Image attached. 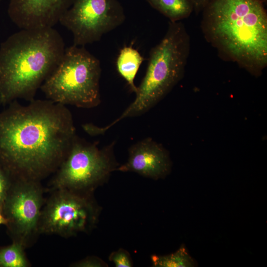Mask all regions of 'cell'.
I'll return each mask as SVG.
<instances>
[{
    "label": "cell",
    "mask_w": 267,
    "mask_h": 267,
    "mask_svg": "<svg viewBox=\"0 0 267 267\" xmlns=\"http://www.w3.org/2000/svg\"><path fill=\"white\" fill-rule=\"evenodd\" d=\"M100 61L84 46L65 48L59 63L40 87L47 99L91 108L100 103Z\"/></svg>",
    "instance_id": "obj_5"
},
{
    "label": "cell",
    "mask_w": 267,
    "mask_h": 267,
    "mask_svg": "<svg viewBox=\"0 0 267 267\" xmlns=\"http://www.w3.org/2000/svg\"><path fill=\"white\" fill-rule=\"evenodd\" d=\"M65 49L53 27L21 29L8 37L0 46V103L34 100Z\"/></svg>",
    "instance_id": "obj_3"
},
{
    "label": "cell",
    "mask_w": 267,
    "mask_h": 267,
    "mask_svg": "<svg viewBox=\"0 0 267 267\" xmlns=\"http://www.w3.org/2000/svg\"><path fill=\"white\" fill-rule=\"evenodd\" d=\"M53 190L43 207L39 233L68 237L93 228L99 210L91 192L67 189Z\"/></svg>",
    "instance_id": "obj_7"
},
{
    "label": "cell",
    "mask_w": 267,
    "mask_h": 267,
    "mask_svg": "<svg viewBox=\"0 0 267 267\" xmlns=\"http://www.w3.org/2000/svg\"><path fill=\"white\" fill-rule=\"evenodd\" d=\"M149 4L171 22L188 18L193 11L190 0H146Z\"/></svg>",
    "instance_id": "obj_13"
},
{
    "label": "cell",
    "mask_w": 267,
    "mask_h": 267,
    "mask_svg": "<svg viewBox=\"0 0 267 267\" xmlns=\"http://www.w3.org/2000/svg\"><path fill=\"white\" fill-rule=\"evenodd\" d=\"M145 60L138 51L132 46H125L120 51L116 60L119 74L127 82L132 91L135 93L137 87L134 79L140 66Z\"/></svg>",
    "instance_id": "obj_12"
},
{
    "label": "cell",
    "mask_w": 267,
    "mask_h": 267,
    "mask_svg": "<svg viewBox=\"0 0 267 267\" xmlns=\"http://www.w3.org/2000/svg\"><path fill=\"white\" fill-rule=\"evenodd\" d=\"M44 205L40 181L13 179L2 211L13 241L26 248L39 234V225Z\"/></svg>",
    "instance_id": "obj_9"
},
{
    "label": "cell",
    "mask_w": 267,
    "mask_h": 267,
    "mask_svg": "<svg viewBox=\"0 0 267 267\" xmlns=\"http://www.w3.org/2000/svg\"><path fill=\"white\" fill-rule=\"evenodd\" d=\"M201 21L222 57L259 77L267 65V14L262 0H210Z\"/></svg>",
    "instance_id": "obj_2"
},
{
    "label": "cell",
    "mask_w": 267,
    "mask_h": 267,
    "mask_svg": "<svg viewBox=\"0 0 267 267\" xmlns=\"http://www.w3.org/2000/svg\"><path fill=\"white\" fill-rule=\"evenodd\" d=\"M190 50V38L184 24L169 21L165 36L149 52L146 71L134 99L104 130L124 119L145 113L162 100L183 78Z\"/></svg>",
    "instance_id": "obj_4"
},
{
    "label": "cell",
    "mask_w": 267,
    "mask_h": 267,
    "mask_svg": "<svg viewBox=\"0 0 267 267\" xmlns=\"http://www.w3.org/2000/svg\"><path fill=\"white\" fill-rule=\"evenodd\" d=\"M1 0H0V1Z\"/></svg>",
    "instance_id": "obj_21"
},
{
    "label": "cell",
    "mask_w": 267,
    "mask_h": 267,
    "mask_svg": "<svg viewBox=\"0 0 267 267\" xmlns=\"http://www.w3.org/2000/svg\"><path fill=\"white\" fill-rule=\"evenodd\" d=\"M1 223H4L5 224V221L4 219V218L2 216V215L0 212V224Z\"/></svg>",
    "instance_id": "obj_20"
},
{
    "label": "cell",
    "mask_w": 267,
    "mask_h": 267,
    "mask_svg": "<svg viewBox=\"0 0 267 267\" xmlns=\"http://www.w3.org/2000/svg\"><path fill=\"white\" fill-rule=\"evenodd\" d=\"M13 179L0 165V212L2 208Z\"/></svg>",
    "instance_id": "obj_16"
},
{
    "label": "cell",
    "mask_w": 267,
    "mask_h": 267,
    "mask_svg": "<svg viewBox=\"0 0 267 267\" xmlns=\"http://www.w3.org/2000/svg\"><path fill=\"white\" fill-rule=\"evenodd\" d=\"M210 0H190L193 6V11L197 13L202 11Z\"/></svg>",
    "instance_id": "obj_19"
},
{
    "label": "cell",
    "mask_w": 267,
    "mask_h": 267,
    "mask_svg": "<svg viewBox=\"0 0 267 267\" xmlns=\"http://www.w3.org/2000/svg\"><path fill=\"white\" fill-rule=\"evenodd\" d=\"M172 162L168 151L150 137L133 145L129 150L127 162L117 167L123 172H132L145 177L158 179L171 172Z\"/></svg>",
    "instance_id": "obj_11"
},
{
    "label": "cell",
    "mask_w": 267,
    "mask_h": 267,
    "mask_svg": "<svg viewBox=\"0 0 267 267\" xmlns=\"http://www.w3.org/2000/svg\"><path fill=\"white\" fill-rule=\"evenodd\" d=\"M153 267H193L197 265L191 257L184 245H182L175 253L171 254L151 256Z\"/></svg>",
    "instance_id": "obj_15"
},
{
    "label": "cell",
    "mask_w": 267,
    "mask_h": 267,
    "mask_svg": "<svg viewBox=\"0 0 267 267\" xmlns=\"http://www.w3.org/2000/svg\"><path fill=\"white\" fill-rule=\"evenodd\" d=\"M109 259L116 267H131L133 266L129 253L123 249L112 252Z\"/></svg>",
    "instance_id": "obj_17"
},
{
    "label": "cell",
    "mask_w": 267,
    "mask_h": 267,
    "mask_svg": "<svg viewBox=\"0 0 267 267\" xmlns=\"http://www.w3.org/2000/svg\"><path fill=\"white\" fill-rule=\"evenodd\" d=\"M76 267H101L107 266L106 263L101 259L96 257H86L81 261L76 262L72 265Z\"/></svg>",
    "instance_id": "obj_18"
},
{
    "label": "cell",
    "mask_w": 267,
    "mask_h": 267,
    "mask_svg": "<svg viewBox=\"0 0 267 267\" xmlns=\"http://www.w3.org/2000/svg\"><path fill=\"white\" fill-rule=\"evenodd\" d=\"M125 19L118 0H74L59 22L72 33L73 45L84 46L99 41Z\"/></svg>",
    "instance_id": "obj_8"
},
{
    "label": "cell",
    "mask_w": 267,
    "mask_h": 267,
    "mask_svg": "<svg viewBox=\"0 0 267 267\" xmlns=\"http://www.w3.org/2000/svg\"><path fill=\"white\" fill-rule=\"evenodd\" d=\"M0 112V165L13 179L40 181L55 172L77 136L71 112L49 100H17Z\"/></svg>",
    "instance_id": "obj_1"
},
{
    "label": "cell",
    "mask_w": 267,
    "mask_h": 267,
    "mask_svg": "<svg viewBox=\"0 0 267 267\" xmlns=\"http://www.w3.org/2000/svg\"><path fill=\"white\" fill-rule=\"evenodd\" d=\"M25 247L13 241L8 246L0 247V267H28L31 264L25 252Z\"/></svg>",
    "instance_id": "obj_14"
},
{
    "label": "cell",
    "mask_w": 267,
    "mask_h": 267,
    "mask_svg": "<svg viewBox=\"0 0 267 267\" xmlns=\"http://www.w3.org/2000/svg\"><path fill=\"white\" fill-rule=\"evenodd\" d=\"M114 142L99 148L77 136L52 180L53 190L67 189L91 192L105 182L118 165L114 157Z\"/></svg>",
    "instance_id": "obj_6"
},
{
    "label": "cell",
    "mask_w": 267,
    "mask_h": 267,
    "mask_svg": "<svg viewBox=\"0 0 267 267\" xmlns=\"http://www.w3.org/2000/svg\"><path fill=\"white\" fill-rule=\"evenodd\" d=\"M74 0H10L7 13L21 29L52 28Z\"/></svg>",
    "instance_id": "obj_10"
}]
</instances>
